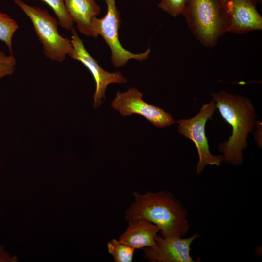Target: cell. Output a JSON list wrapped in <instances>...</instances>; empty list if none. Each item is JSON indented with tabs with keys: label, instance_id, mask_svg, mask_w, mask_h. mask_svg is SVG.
Listing matches in <instances>:
<instances>
[{
	"label": "cell",
	"instance_id": "cell-1",
	"mask_svg": "<svg viewBox=\"0 0 262 262\" xmlns=\"http://www.w3.org/2000/svg\"><path fill=\"white\" fill-rule=\"evenodd\" d=\"M133 195L134 201L125 212L127 222L147 220L159 228L163 237H184L188 233L190 226L188 213L171 192H134Z\"/></svg>",
	"mask_w": 262,
	"mask_h": 262
},
{
	"label": "cell",
	"instance_id": "cell-2",
	"mask_svg": "<svg viewBox=\"0 0 262 262\" xmlns=\"http://www.w3.org/2000/svg\"><path fill=\"white\" fill-rule=\"evenodd\" d=\"M222 117L232 127L228 141L219 144L218 149L224 160L234 166L241 165L242 151L248 146V134L256 125L255 108L250 100L244 96L221 90L211 94Z\"/></svg>",
	"mask_w": 262,
	"mask_h": 262
},
{
	"label": "cell",
	"instance_id": "cell-3",
	"mask_svg": "<svg viewBox=\"0 0 262 262\" xmlns=\"http://www.w3.org/2000/svg\"><path fill=\"white\" fill-rule=\"evenodd\" d=\"M183 15L193 34L205 47H214L227 32L223 0H190Z\"/></svg>",
	"mask_w": 262,
	"mask_h": 262
},
{
	"label": "cell",
	"instance_id": "cell-4",
	"mask_svg": "<svg viewBox=\"0 0 262 262\" xmlns=\"http://www.w3.org/2000/svg\"><path fill=\"white\" fill-rule=\"evenodd\" d=\"M32 22L35 33L43 46V53L48 59L64 61L73 50L71 41L61 35L58 31V20L47 10L27 4L21 0H14Z\"/></svg>",
	"mask_w": 262,
	"mask_h": 262
},
{
	"label": "cell",
	"instance_id": "cell-5",
	"mask_svg": "<svg viewBox=\"0 0 262 262\" xmlns=\"http://www.w3.org/2000/svg\"><path fill=\"white\" fill-rule=\"evenodd\" d=\"M105 1L107 5L106 15L101 18H93L91 25L97 37L101 36L109 47L113 65L120 67L125 66L131 59L140 61L147 59L151 52L149 48L143 53H134L122 46L119 39L121 21L120 13L117 8L115 0H105Z\"/></svg>",
	"mask_w": 262,
	"mask_h": 262
},
{
	"label": "cell",
	"instance_id": "cell-6",
	"mask_svg": "<svg viewBox=\"0 0 262 262\" xmlns=\"http://www.w3.org/2000/svg\"><path fill=\"white\" fill-rule=\"evenodd\" d=\"M216 109V103L212 99L203 104L199 112L190 119H180L178 124L179 133L192 140L195 144L198 155L196 174H199L207 165L220 166L224 161L222 155H214L209 150L208 139L205 133V125L208 120L212 118Z\"/></svg>",
	"mask_w": 262,
	"mask_h": 262
},
{
	"label": "cell",
	"instance_id": "cell-7",
	"mask_svg": "<svg viewBox=\"0 0 262 262\" xmlns=\"http://www.w3.org/2000/svg\"><path fill=\"white\" fill-rule=\"evenodd\" d=\"M70 31L73 50L69 56L82 63L91 73L96 84L93 107L97 108L102 104V99H105V92L109 85L125 84L127 80L119 71L109 72L104 70L86 50L82 40L79 37L75 28L73 27Z\"/></svg>",
	"mask_w": 262,
	"mask_h": 262
},
{
	"label": "cell",
	"instance_id": "cell-8",
	"mask_svg": "<svg viewBox=\"0 0 262 262\" xmlns=\"http://www.w3.org/2000/svg\"><path fill=\"white\" fill-rule=\"evenodd\" d=\"M143 94L135 88L124 92H117L111 103L112 107L122 116L138 114L158 128L170 126L175 123L172 115L159 107L145 102Z\"/></svg>",
	"mask_w": 262,
	"mask_h": 262
},
{
	"label": "cell",
	"instance_id": "cell-9",
	"mask_svg": "<svg viewBox=\"0 0 262 262\" xmlns=\"http://www.w3.org/2000/svg\"><path fill=\"white\" fill-rule=\"evenodd\" d=\"M199 237H163L157 235L154 246L143 248L144 257L151 262H195L190 254L191 246Z\"/></svg>",
	"mask_w": 262,
	"mask_h": 262
},
{
	"label": "cell",
	"instance_id": "cell-10",
	"mask_svg": "<svg viewBox=\"0 0 262 262\" xmlns=\"http://www.w3.org/2000/svg\"><path fill=\"white\" fill-rule=\"evenodd\" d=\"M223 3L227 32L243 34L262 29L256 0H225Z\"/></svg>",
	"mask_w": 262,
	"mask_h": 262
},
{
	"label": "cell",
	"instance_id": "cell-11",
	"mask_svg": "<svg viewBox=\"0 0 262 262\" xmlns=\"http://www.w3.org/2000/svg\"><path fill=\"white\" fill-rule=\"evenodd\" d=\"M128 223L126 229L119 237L120 242L135 249L156 244L155 239L160 232L156 225L144 219L130 220Z\"/></svg>",
	"mask_w": 262,
	"mask_h": 262
},
{
	"label": "cell",
	"instance_id": "cell-12",
	"mask_svg": "<svg viewBox=\"0 0 262 262\" xmlns=\"http://www.w3.org/2000/svg\"><path fill=\"white\" fill-rule=\"evenodd\" d=\"M64 2L78 31L87 37L97 38L93 30L91 21L99 15L101 8L95 0H64Z\"/></svg>",
	"mask_w": 262,
	"mask_h": 262
},
{
	"label": "cell",
	"instance_id": "cell-13",
	"mask_svg": "<svg viewBox=\"0 0 262 262\" xmlns=\"http://www.w3.org/2000/svg\"><path fill=\"white\" fill-rule=\"evenodd\" d=\"M107 248L115 262H132L135 249L119 240H110L107 244Z\"/></svg>",
	"mask_w": 262,
	"mask_h": 262
},
{
	"label": "cell",
	"instance_id": "cell-14",
	"mask_svg": "<svg viewBox=\"0 0 262 262\" xmlns=\"http://www.w3.org/2000/svg\"><path fill=\"white\" fill-rule=\"evenodd\" d=\"M18 28L17 23L14 19L0 11V41L6 45L11 53L12 38Z\"/></svg>",
	"mask_w": 262,
	"mask_h": 262
},
{
	"label": "cell",
	"instance_id": "cell-15",
	"mask_svg": "<svg viewBox=\"0 0 262 262\" xmlns=\"http://www.w3.org/2000/svg\"><path fill=\"white\" fill-rule=\"evenodd\" d=\"M47 4L53 10L56 15L59 25L66 30H71L73 28L74 21L68 13L64 0H41Z\"/></svg>",
	"mask_w": 262,
	"mask_h": 262
},
{
	"label": "cell",
	"instance_id": "cell-16",
	"mask_svg": "<svg viewBox=\"0 0 262 262\" xmlns=\"http://www.w3.org/2000/svg\"><path fill=\"white\" fill-rule=\"evenodd\" d=\"M190 0H161L158 6L168 14L176 17L183 14Z\"/></svg>",
	"mask_w": 262,
	"mask_h": 262
},
{
	"label": "cell",
	"instance_id": "cell-17",
	"mask_svg": "<svg viewBox=\"0 0 262 262\" xmlns=\"http://www.w3.org/2000/svg\"><path fill=\"white\" fill-rule=\"evenodd\" d=\"M16 65V58L12 53L7 55L0 50V79L12 74Z\"/></svg>",
	"mask_w": 262,
	"mask_h": 262
},
{
	"label": "cell",
	"instance_id": "cell-18",
	"mask_svg": "<svg viewBox=\"0 0 262 262\" xmlns=\"http://www.w3.org/2000/svg\"><path fill=\"white\" fill-rule=\"evenodd\" d=\"M18 258L7 252L3 246L0 245V262H16Z\"/></svg>",
	"mask_w": 262,
	"mask_h": 262
},
{
	"label": "cell",
	"instance_id": "cell-19",
	"mask_svg": "<svg viewBox=\"0 0 262 262\" xmlns=\"http://www.w3.org/2000/svg\"><path fill=\"white\" fill-rule=\"evenodd\" d=\"M262 122L260 121H257L256 122V130L254 132L255 139L256 142L259 147L262 148Z\"/></svg>",
	"mask_w": 262,
	"mask_h": 262
},
{
	"label": "cell",
	"instance_id": "cell-20",
	"mask_svg": "<svg viewBox=\"0 0 262 262\" xmlns=\"http://www.w3.org/2000/svg\"><path fill=\"white\" fill-rule=\"evenodd\" d=\"M258 3L262 4V0H256Z\"/></svg>",
	"mask_w": 262,
	"mask_h": 262
},
{
	"label": "cell",
	"instance_id": "cell-21",
	"mask_svg": "<svg viewBox=\"0 0 262 262\" xmlns=\"http://www.w3.org/2000/svg\"><path fill=\"white\" fill-rule=\"evenodd\" d=\"M224 0H223V1H224Z\"/></svg>",
	"mask_w": 262,
	"mask_h": 262
}]
</instances>
